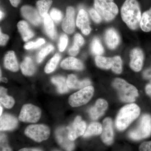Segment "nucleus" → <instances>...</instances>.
I'll use <instances>...</instances> for the list:
<instances>
[{"instance_id":"7ed1b4c3","label":"nucleus","mask_w":151,"mask_h":151,"mask_svg":"<svg viewBox=\"0 0 151 151\" xmlns=\"http://www.w3.org/2000/svg\"><path fill=\"white\" fill-rule=\"evenodd\" d=\"M113 85L117 90L120 99L123 102H134L139 95L137 88L122 78H116L114 79Z\"/></svg>"},{"instance_id":"f8f14e48","label":"nucleus","mask_w":151,"mask_h":151,"mask_svg":"<svg viewBox=\"0 0 151 151\" xmlns=\"http://www.w3.org/2000/svg\"><path fill=\"white\" fill-rule=\"evenodd\" d=\"M130 67L132 70L139 72L142 68L144 60V54L142 49L136 48L132 50L130 53Z\"/></svg>"},{"instance_id":"a18cd8bd","label":"nucleus","mask_w":151,"mask_h":151,"mask_svg":"<svg viewBox=\"0 0 151 151\" xmlns=\"http://www.w3.org/2000/svg\"><path fill=\"white\" fill-rule=\"evenodd\" d=\"M35 45V42H28L25 45L24 48L27 50L30 49L34 48Z\"/></svg>"},{"instance_id":"4c0bfd02","label":"nucleus","mask_w":151,"mask_h":151,"mask_svg":"<svg viewBox=\"0 0 151 151\" xmlns=\"http://www.w3.org/2000/svg\"><path fill=\"white\" fill-rule=\"evenodd\" d=\"M89 14L93 21L97 23L102 21V18L100 15L94 9H91L89 10Z\"/></svg>"},{"instance_id":"6e6552de","label":"nucleus","mask_w":151,"mask_h":151,"mask_svg":"<svg viewBox=\"0 0 151 151\" xmlns=\"http://www.w3.org/2000/svg\"><path fill=\"white\" fill-rule=\"evenodd\" d=\"M41 116L40 108L32 104H26L22 108L19 119L22 122L34 123L39 120Z\"/></svg>"},{"instance_id":"603ef678","label":"nucleus","mask_w":151,"mask_h":151,"mask_svg":"<svg viewBox=\"0 0 151 151\" xmlns=\"http://www.w3.org/2000/svg\"><path fill=\"white\" fill-rule=\"evenodd\" d=\"M0 109H1V111H0V112H1V116L2 114L3 108L1 106V107H0Z\"/></svg>"},{"instance_id":"8fccbe9b","label":"nucleus","mask_w":151,"mask_h":151,"mask_svg":"<svg viewBox=\"0 0 151 151\" xmlns=\"http://www.w3.org/2000/svg\"><path fill=\"white\" fill-rule=\"evenodd\" d=\"M0 14H1L0 18H1V20L3 18L4 16V12H3L2 11H1V12H0Z\"/></svg>"},{"instance_id":"72a5a7b5","label":"nucleus","mask_w":151,"mask_h":151,"mask_svg":"<svg viewBox=\"0 0 151 151\" xmlns=\"http://www.w3.org/2000/svg\"><path fill=\"white\" fill-rule=\"evenodd\" d=\"M54 47L51 45H47L46 47H45L40 52L37 57V61L38 63H40L44 58H45L47 55H48L50 52L53 50Z\"/></svg>"},{"instance_id":"4be33fe9","label":"nucleus","mask_w":151,"mask_h":151,"mask_svg":"<svg viewBox=\"0 0 151 151\" xmlns=\"http://www.w3.org/2000/svg\"><path fill=\"white\" fill-rule=\"evenodd\" d=\"M19 32L21 35L22 38L24 41H27L34 35L33 32L30 29L29 26L26 22L22 21L17 24Z\"/></svg>"},{"instance_id":"2eb2a0df","label":"nucleus","mask_w":151,"mask_h":151,"mask_svg":"<svg viewBox=\"0 0 151 151\" xmlns=\"http://www.w3.org/2000/svg\"><path fill=\"white\" fill-rule=\"evenodd\" d=\"M76 24L77 27L81 29V32L84 35H88L91 32V28L89 25L88 14L83 9H81L78 12Z\"/></svg>"},{"instance_id":"4468645a","label":"nucleus","mask_w":151,"mask_h":151,"mask_svg":"<svg viewBox=\"0 0 151 151\" xmlns=\"http://www.w3.org/2000/svg\"><path fill=\"white\" fill-rule=\"evenodd\" d=\"M102 141L106 145H111L114 139V132L112 120L109 118L104 119L103 122V132H102Z\"/></svg>"},{"instance_id":"1a4fd4ad","label":"nucleus","mask_w":151,"mask_h":151,"mask_svg":"<svg viewBox=\"0 0 151 151\" xmlns=\"http://www.w3.org/2000/svg\"><path fill=\"white\" fill-rule=\"evenodd\" d=\"M68 134L67 127H60L55 132L56 140L60 145L66 151H72L75 148V144L69 139Z\"/></svg>"},{"instance_id":"09e8293b","label":"nucleus","mask_w":151,"mask_h":151,"mask_svg":"<svg viewBox=\"0 0 151 151\" xmlns=\"http://www.w3.org/2000/svg\"><path fill=\"white\" fill-rule=\"evenodd\" d=\"M19 151H42L40 149L35 148H23Z\"/></svg>"},{"instance_id":"c85d7f7f","label":"nucleus","mask_w":151,"mask_h":151,"mask_svg":"<svg viewBox=\"0 0 151 151\" xmlns=\"http://www.w3.org/2000/svg\"><path fill=\"white\" fill-rule=\"evenodd\" d=\"M52 3V0H39L37 2L36 6L41 16L44 17L47 14Z\"/></svg>"},{"instance_id":"aec40b11","label":"nucleus","mask_w":151,"mask_h":151,"mask_svg":"<svg viewBox=\"0 0 151 151\" xmlns=\"http://www.w3.org/2000/svg\"><path fill=\"white\" fill-rule=\"evenodd\" d=\"M60 66L67 70H81L84 68V65L80 60L71 57L67 58L61 62Z\"/></svg>"},{"instance_id":"f03ea898","label":"nucleus","mask_w":151,"mask_h":151,"mask_svg":"<svg viewBox=\"0 0 151 151\" xmlns=\"http://www.w3.org/2000/svg\"><path fill=\"white\" fill-rule=\"evenodd\" d=\"M140 113L139 107L134 103L125 105L120 110L116 117L115 122L116 128L120 131L126 129L138 118Z\"/></svg>"},{"instance_id":"9d476101","label":"nucleus","mask_w":151,"mask_h":151,"mask_svg":"<svg viewBox=\"0 0 151 151\" xmlns=\"http://www.w3.org/2000/svg\"><path fill=\"white\" fill-rule=\"evenodd\" d=\"M86 123L81 120V117L77 116L72 125L70 127H67L69 139L73 141L78 137L84 135L86 131Z\"/></svg>"},{"instance_id":"e433bc0d","label":"nucleus","mask_w":151,"mask_h":151,"mask_svg":"<svg viewBox=\"0 0 151 151\" xmlns=\"http://www.w3.org/2000/svg\"><path fill=\"white\" fill-rule=\"evenodd\" d=\"M68 38L67 36L65 34H63L60 36V42L58 47L60 51L63 52L65 50L67 46Z\"/></svg>"},{"instance_id":"a878e982","label":"nucleus","mask_w":151,"mask_h":151,"mask_svg":"<svg viewBox=\"0 0 151 151\" xmlns=\"http://www.w3.org/2000/svg\"><path fill=\"white\" fill-rule=\"evenodd\" d=\"M7 90L3 87L0 89V101L1 104L7 108H11L14 105V98L7 94Z\"/></svg>"},{"instance_id":"9b49d317","label":"nucleus","mask_w":151,"mask_h":151,"mask_svg":"<svg viewBox=\"0 0 151 151\" xmlns=\"http://www.w3.org/2000/svg\"><path fill=\"white\" fill-rule=\"evenodd\" d=\"M22 16L31 23L35 26L39 25L41 21V18L38 11L31 6H24L21 9Z\"/></svg>"},{"instance_id":"5701e85b","label":"nucleus","mask_w":151,"mask_h":151,"mask_svg":"<svg viewBox=\"0 0 151 151\" xmlns=\"http://www.w3.org/2000/svg\"><path fill=\"white\" fill-rule=\"evenodd\" d=\"M44 22L47 34L52 39H55L56 37V30L53 21L48 14L44 17Z\"/></svg>"},{"instance_id":"dca6fc26","label":"nucleus","mask_w":151,"mask_h":151,"mask_svg":"<svg viewBox=\"0 0 151 151\" xmlns=\"http://www.w3.org/2000/svg\"><path fill=\"white\" fill-rule=\"evenodd\" d=\"M108 107V103L104 99L97 100L95 105L89 110V116L93 120H97L104 115Z\"/></svg>"},{"instance_id":"393cba45","label":"nucleus","mask_w":151,"mask_h":151,"mask_svg":"<svg viewBox=\"0 0 151 151\" xmlns=\"http://www.w3.org/2000/svg\"><path fill=\"white\" fill-rule=\"evenodd\" d=\"M140 27L145 32L151 31V8L142 15Z\"/></svg>"},{"instance_id":"ea45409f","label":"nucleus","mask_w":151,"mask_h":151,"mask_svg":"<svg viewBox=\"0 0 151 151\" xmlns=\"http://www.w3.org/2000/svg\"><path fill=\"white\" fill-rule=\"evenodd\" d=\"M139 151H151V141L142 143L139 147Z\"/></svg>"},{"instance_id":"bb28decb","label":"nucleus","mask_w":151,"mask_h":151,"mask_svg":"<svg viewBox=\"0 0 151 151\" xmlns=\"http://www.w3.org/2000/svg\"><path fill=\"white\" fill-rule=\"evenodd\" d=\"M51 81L53 84L56 85L58 91L60 94L66 93L68 91L67 80L63 76H55L52 78Z\"/></svg>"},{"instance_id":"3c124183","label":"nucleus","mask_w":151,"mask_h":151,"mask_svg":"<svg viewBox=\"0 0 151 151\" xmlns=\"http://www.w3.org/2000/svg\"><path fill=\"white\" fill-rule=\"evenodd\" d=\"M1 80H2V81H4V82H7V80L6 78H3L2 79H1Z\"/></svg>"},{"instance_id":"b1692460","label":"nucleus","mask_w":151,"mask_h":151,"mask_svg":"<svg viewBox=\"0 0 151 151\" xmlns=\"http://www.w3.org/2000/svg\"><path fill=\"white\" fill-rule=\"evenodd\" d=\"M22 72L24 75L30 76L35 72V68L30 58L26 57L21 65Z\"/></svg>"},{"instance_id":"a19ab883","label":"nucleus","mask_w":151,"mask_h":151,"mask_svg":"<svg viewBox=\"0 0 151 151\" xmlns=\"http://www.w3.org/2000/svg\"><path fill=\"white\" fill-rule=\"evenodd\" d=\"M9 39V36L3 34L1 30V31H0V44H1V45H5L6 43L7 42Z\"/></svg>"},{"instance_id":"2f4dec72","label":"nucleus","mask_w":151,"mask_h":151,"mask_svg":"<svg viewBox=\"0 0 151 151\" xmlns=\"http://www.w3.org/2000/svg\"><path fill=\"white\" fill-rule=\"evenodd\" d=\"M91 50L93 54L97 56L101 55L104 52V48L100 40L97 38H95L92 41L91 44Z\"/></svg>"},{"instance_id":"6ab92c4d","label":"nucleus","mask_w":151,"mask_h":151,"mask_svg":"<svg viewBox=\"0 0 151 151\" xmlns=\"http://www.w3.org/2000/svg\"><path fill=\"white\" fill-rule=\"evenodd\" d=\"M91 84V81L89 79H85L82 81H79L76 76L73 74L68 76L67 79L68 86L71 89H81L90 86Z\"/></svg>"},{"instance_id":"f257e3e1","label":"nucleus","mask_w":151,"mask_h":151,"mask_svg":"<svg viewBox=\"0 0 151 151\" xmlns=\"http://www.w3.org/2000/svg\"><path fill=\"white\" fill-rule=\"evenodd\" d=\"M121 15L123 21L130 29H137L140 26L142 16L137 1L126 0L121 9Z\"/></svg>"},{"instance_id":"de8ad7c7","label":"nucleus","mask_w":151,"mask_h":151,"mask_svg":"<svg viewBox=\"0 0 151 151\" xmlns=\"http://www.w3.org/2000/svg\"><path fill=\"white\" fill-rule=\"evenodd\" d=\"M11 4L14 7H17L20 3L21 0H9Z\"/></svg>"},{"instance_id":"58836bf2","label":"nucleus","mask_w":151,"mask_h":151,"mask_svg":"<svg viewBox=\"0 0 151 151\" xmlns=\"http://www.w3.org/2000/svg\"><path fill=\"white\" fill-rule=\"evenodd\" d=\"M84 41L82 36L79 34H76L74 36L73 44L76 46L80 47L84 44Z\"/></svg>"},{"instance_id":"f704fd0d","label":"nucleus","mask_w":151,"mask_h":151,"mask_svg":"<svg viewBox=\"0 0 151 151\" xmlns=\"http://www.w3.org/2000/svg\"><path fill=\"white\" fill-rule=\"evenodd\" d=\"M0 146L1 151H12V149L9 145L7 138L5 134H1Z\"/></svg>"},{"instance_id":"ddd939ff","label":"nucleus","mask_w":151,"mask_h":151,"mask_svg":"<svg viewBox=\"0 0 151 151\" xmlns=\"http://www.w3.org/2000/svg\"><path fill=\"white\" fill-rule=\"evenodd\" d=\"M62 29L65 32L71 34L73 32L75 28V10L71 6L66 9V15L63 19L62 24Z\"/></svg>"},{"instance_id":"20e7f679","label":"nucleus","mask_w":151,"mask_h":151,"mask_svg":"<svg viewBox=\"0 0 151 151\" xmlns=\"http://www.w3.org/2000/svg\"><path fill=\"white\" fill-rule=\"evenodd\" d=\"M94 9L104 20L110 22L119 13V8L113 0H94Z\"/></svg>"},{"instance_id":"0eeeda50","label":"nucleus","mask_w":151,"mask_h":151,"mask_svg":"<svg viewBox=\"0 0 151 151\" xmlns=\"http://www.w3.org/2000/svg\"><path fill=\"white\" fill-rule=\"evenodd\" d=\"M24 133L28 137L35 142H40L48 139L50 135V130L45 125H32L26 128Z\"/></svg>"},{"instance_id":"7c9ffc66","label":"nucleus","mask_w":151,"mask_h":151,"mask_svg":"<svg viewBox=\"0 0 151 151\" xmlns=\"http://www.w3.org/2000/svg\"><path fill=\"white\" fill-rule=\"evenodd\" d=\"M60 55L58 53L55 55L54 56L51 58L45 66V71L47 73H50L53 72L60 60Z\"/></svg>"},{"instance_id":"473e14b6","label":"nucleus","mask_w":151,"mask_h":151,"mask_svg":"<svg viewBox=\"0 0 151 151\" xmlns=\"http://www.w3.org/2000/svg\"><path fill=\"white\" fill-rule=\"evenodd\" d=\"M111 68L114 73L120 74L122 71V60L121 57L116 56L113 58Z\"/></svg>"},{"instance_id":"cd10ccee","label":"nucleus","mask_w":151,"mask_h":151,"mask_svg":"<svg viewBox=\"0 0 151 151\" xmlns=\"http://www.w3.org/2000/svg\"><path fill=\"white\" fill-rule=\"evenodd\" d=\"M103 132V127L100 123L93 122L86 129L84 134V137L87 138L94 135L100 134Z\"/></svg>"},{"instance_id":"39448f33","label":"nucleus","mask_w":151,"mask_h":151,"mask_svg":"<svg viewBox=\"0 0 151 151\" xmlns=\"http://www.w3.org/2000/svg\"><path fill=\"white\" fill-rule=\"evenodd\" d=\"M151 134V116L145 114L141 117L137 127L130 131L129 136L134 140H139L148 137Z\"/></svg>"},{"instance_id":"c9c22d12","label":"nucleus","mask_w":151,"mask_h":151,"mask_svg":"<svg viewBox=\"0 0 151 151\" xmlns=\"http://www.w3.org/2000/svg\"><path fill=\"white\" fill-rule=\"evenodd\" d=\"M50 15L52 19L56 23L60 22L63 18L61 12L55 8H53L51 10L50 12Z\"/></svg>"},{"instance_id":"79ce46f5","label":"nucleus","mask_w":151,"mask_h":151,"mask_svg":"<svg viewBox=\"0 0 151 151\" xmlns=\"http://www.w3.org/2000/svg\"><path fill=\"white\" fill-rule=\"evenodd\" d=\"M79 48L80 47L75 46L73 45L69 49V51H68L69 54L72 56H76L77 55L79 52Z\"/></svg>"},{"instance_id":"423d86ee","label":"nucleus","mask_w":151,"mask_h":151,"mask_svg":"<svg viewBox=\"0 0 151 151\" xmlns=\"http://www.w3.org/2000/svg\"><path fill=\"white\" fill-rule=\"evenodd\" d=\"M94 92L93 86H89L70 95L68 102L70 106L77 107L85 105L91 100Z\"/></svg>"},{"instance_id":"c03bdc74","label":"nucleus","mask_w":151,"mask_h":151,"mask_svg":"<svg viewBox=\"0 0 151 151\" xmlns=\"http://www.w3.org/2000/svg\"><path fill=\"white\" fill-rule=\"evenodd\" d=\"M45 43V41L43 39H39L35 42V47L34 48H37L38 47L44 44Z\"/></svg>"},{"instance_id":"412c9836","label":"nucleus","mask_w":151,"mask_h":151,"mask_svg":"<svg viewBox=\"0 0 151 151\" xmlns=\"http://www.w3.org/2000/svg\"><path fill=\"white\" fill-rule=\"evenodd\" d=\"M4 65L6 68L13 72H16L18 70V63L14 51H9L6 55Z\"/></svg>"},{"instance_id":"a211bd4d","label":"nucleus","mask_w":151,"mask_h":151,"mask_svg":"<svg viewBox=\"0 0 151 151\" xmlns=\"http://www.w3.org/2000/svg\"><path fill=\"white\" fill-rule=\"evenodd\" d=\"M0 130L1 131H10L12 130L18 126V122L15 117L6 114L1 117L0 120Z\"/></svg>"},{"instance_id":"c756f323","label":"nucleus","mask_w":151,"mask_h":151,"mask_svg":"<svg viewBox=\"0 0 151 151\" xmlns=\"http://www.w3.org/2000/svg\"><path fill=\"white\" fill-rule=\"evenodd\" d=\"M95 63L98 67L103 69H108L111 68L113 58L98 55L95 57Z\"/></svg>"},{"instance_id":"f3484780","label":"nucleus","mask_w":151,"mask_h":151,"mask_svg":"<svg viewBox=\"0 0 151 151\" xmlns=\"http://www.w3.org/2000/svg\"><path fill=\"white\" fill-rule=\"evenodd\" d=\"M105 41L107 46L110 49H115L120 41L119 34L114 28H109L105 33Z\"/></svg>"},{"instance_id":"37998d69","label":"nucleus","mask_w":151,"mask_h":151,"mask_svg":"<svg viewBox=\"0 0 151 151\" xmlns=\"http://www.w3.org/2000/svg\"><path fill=\"white\" fill-rule=\"evenodd\" d=\"M143 76L144 78L149 80L151 83V67L143 72Z\"/></svg>"},{"instance_id":"49530a36","label":"nucleus","mask_w":151,"mask_h":151,"mask_svg":"<svg viewBox=\"0 0 151 151\" xmlns=\"http://www.w3.org/2000/svg\"><path fill=\"white\" fill-rule=\"evenodd\" d=\"M145 91L146 93L149 95L151 98V83H150L149 84L146 85L145 87Z\"/></svg>"}]
</instances>
